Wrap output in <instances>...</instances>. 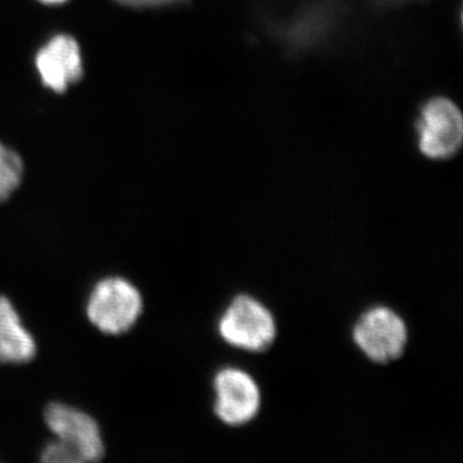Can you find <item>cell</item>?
Instances as JSON below:
<instances>
[{
	"mask_svg": "<svg viewBox=\"0 0 463 463\" xmlns=\"http://www.w3.org/2000/svg\"><path fill=\"white\" fill-rule=\"evenodd\" d=\"M222 339L237 349L264 352L277 336L272 313L255 298L239 297L232 301L219 322Z\"/></svg>",
	"mask_w": 463,
	"mask_h": 463,
	"instance_id": "277c9868",
	"label": "cell"
},
{
	"mask_svg": "<svg viewBox=\"0 0 463 463\" xmlns=\"http://www.w3.org/2000/svg\"><path fill=\"white\" fill-rule=\"evenodd\" d=\"M39 2L43 3V5H63V3H66L67 0H39Z\"/></svg>",
	"mask_w": 463,
	"mask_h": 463,
	"instance_id": "8fae6325",
	"label": "cell"
},
{
	"mask_svg": "<svg viewBox=\"0 0 463 463\" xmlns=\"http://www.w3.org/2000/svg\"><path fill=\"white\" fill-rule=\"evenodd\" d=\"M215 413L225 425L239 428L251 422L260 410V390L250 374L225 368L216 374Z\"/></svg>",
	"mask_w": 463,
	"mask_h": 463,
	"instance_id": "8992f818",
	"label": "cell"
},
{
	"mask_svg": "<svg viewBox=\"0 0 463 463\" xmlns=\"http://www.w3.org/2000/svg\"><path fill=\"white\" fill-rule=\"evenodd\" d=\"M44 420L56 440L43 449V462L85 463L102 459V434L90 414L67 404L52 403L45 410Z\"/></svg>",
	"mask_w": 463,
	"mask_h": 463,
	"instance_id": "6da1fadb",
	"label": "cell"
},
{
	"mask_svg": "<svg viewBox=\"0 0 463 463\" xmlns=\"http://www.w3.org/2000/svg\"><path fill=\"white\" fill-rule=\"evenodd\" d=\"M353 339L374 364H390L403 355L408 341L407 326L392 309L374 307L356 323Z\"/></svg>",
	"mask_w": 463,
	"mask_h": 463,
	"instance_id": "5b68a950",
	"label": "cell"
},
{
	"mask_svg": "<svg viewBox=\"0 0 463 463\" xmlns=\"http://www.w3.org/2000/svg\"><path fill=\"white\" fill-rule=\"evenodd\" d=\"M143 300L138 288L120 277L97 283L87 304L90 321L103 334L129 331L142 315Z\"/></svg>",
	"mask_w": 463,
	"mask_h": 463,
	"instance_id": "7a4b0ae2",
	"label": "cell"
},
{
	"mask_svg": "<svg viewBox=\"0 0 463 463\" xmlns=\"http://www.w3.org/2000/svg\"><path fill=\"white\" fill-rule=\"evenodd\" d=\"M417 145L423 156L447 160L455 156L463 143L461 109L446 97L423 103L416 121Z\"/></svg>",
	"mask_w": 463,
	"mask_h": 463,
	"instance_id": "3957f363",
	"label": "cell"
},
{
	"mask_svg": "<svg viewBox=\"0 0 463 463\" xmlns=\"http://www.w3.org/2000/svg\"><path fill=\"white\" fill-rule=\"evenodd\" d=\"M24 163L17 152L0 142V203H5L20 187Z\"/></svg>",
	"mask_w": 463,
	"mask_h": 463,
	"instance_id": "9c48e42d",
	"label": "cell"
},
{
	"mask_svg": "<svg viewBox=\"0 0 463 463\" xmlns=\"http://www.w3.org/2000/svg\"><path fill=\"white\" fill-rule=\"evenodd\" d=\"M36 354L33 335L23 325L16 307L0 297V364H26Z\"/></svg>",
	"mask_w": 463,
	"mask_h": 463,
	"instance_id": "ba28073f",
	"label": "cell"
},
{
	"mask_svg": "<svg viewBox=\"0 0 463 463\" xmlns=\"http://www.w3.org/2000/svg\"><path fill=\"white\" fill-rule=\"evenodd\" d=\"M35 66L42 83L56 93H65L84 74L80 47L72 36L65 33L53 36L39 50Z\"/></svg>",
	"mask_w": 463,
	"mask_h": 463,
	"instance_id": "52a82bcc",
	"label": "cell"
},
{
	"mask_svg": "<svg viewBox=\"0 0 463 463\" xmlns=\"http://www.w3.org/2000/svg\"><path fill=\"white\" fill-rule=\"evenodd\" d=\"M116 2L130 8H155L179 5V3H184L185 0H116Z\"/></svg>",
	"mask_w": 463,
	"mask_h": 463,
	"instance_id": "30bf717a",
	"label": "cell"
}]
</instances>
